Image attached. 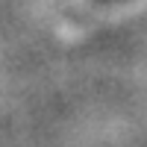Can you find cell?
Wrapping results in <instances>:
<instances>
[{"instance_id":"cell-1","label":"cell","mask_w":147,"mask_h":147,"mask_svg":"<svg viewBox=\"0 0 147 147\" xmlns=\"http://www.w3.org/2000/svg\"><path fill=\"white\" fill-rule=\"evenodd\" d=\"M100 3H112V0H100Z\"/></svg>"}]
</instances>
